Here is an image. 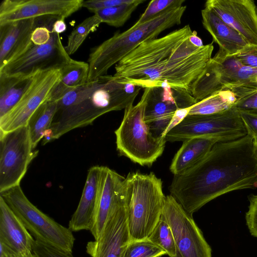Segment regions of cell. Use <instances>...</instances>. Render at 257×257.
Here are the masks:
<instances>
[{
    "label": "cell",
    "instance_id": "1",
    "mask_svg": "<svg viewBox=\"0 0 257 257\" xmlns=\"http://www.w3.org/2000/svg\"><path fill=\"white\" fill-rule=\"evenodd\" d=\"M189 25L146 41L115 65L116 81L141 88L170 86L190 91L212 58V43L201 47L189 40Z\"/></svg>",
    "mask_w": 257,
    "mask_h": 257
},
{
    "label": "cell",
    "instance_id": "2",
    "mask_svg": "<svg viewBox=\"0 0 257 257\" xmlns=\"http://www.w3.org/2000/svg\"><path fill=\"white\" fill-rule=\"evenodd\" d=\"M257 187V150L249 135L217 142L197 164L174 177L170 194L190 215L229 192Z\"/></svg>",
    "mask_w": 257,
    "mask_h": 257
},
{
    "label": "cell",
    "instance_id": "3",
    "mask_svg": "<svg viewBox=\"0 0 257 257\" xmlns=\"http://www.w3.org/2000/svg\"><path fill=\"white\" fill-rule=\"evenodd\" d=\"M141 88L114 80L112 75L99 77L96 88L86 98L65 109L58 111L50 128L43 138V144L57 139L67 132L85 126L98 117L133 105Z\"/></svg>",
    "mask_w": 257,
    "mask_h": 257
},
{
    "label": "cell",
    "instance_id": "4",
    "mask_svg": "<svg viewBox=\"0 0 257 257\" xmlns=\"http://www.w3.org/2000/svg\"><path fill=\"white\" fill-rule=\"evenodd\" d=\"M186 6L167 11L143 23L136 25L91 49L87 63V81L106 75L108 69L116 64L144 41L157 38L164 31L181 24Z\"/></svg>",
    "mask_w": 257,
    "mask_h": 257
},
{
    "label": "cell",
    "instance_id": "5",
    "mask_svg": "<svg viewBox=\"0 0 257 257\" xmlns=\"http://www.w3.org/2000/svg\"><path fill=\"white\" fill-rule=\"evenodd\" d=\"M131 241L148 238L162 215L166 196L154 173L130 172L125 177Z\"/></svg>",
    "mask_w": 257,
    "mask_h": 257
},
{
    "label": "cell",
    "instance_id": "6",
    "mask_svg": "<svg viewBox=\"0 0 257 257\" xmlns=\"http://www.w3.org/2000/svg\"><path fill=\"white\" fill-rule=\"evenodd\" d=\"M222 90L231 91L237 99L257 90V69L219 50L192 84L190 92L198 102Z\"/></svg>",
    "mask_w": 257,
    "mask_h": 257
},
{
    "label": "cell",
    "instance_id": "7",
    "mask_svg": "<svg viewBox=\"0 0 257 257\" xmlns=\"http://www.w3.org/2000/svg\"><path fill=\"white\" fill-rule=\"evenodd\" d=\"M149 88H146L140 101L124 109L119 126L115 131L116 149L120 155L141 166H151L163 154L166 141L151 132L144 120Z\"/></svg>",
    "mask_w": 257,
    "mask_h": 257
},
{
    "label": "cell",
    "instance_id": "8",
    "mask_svg": "<svg viewBox=\"0 0 257 257\" xmlns=\"http://www.w3.org/2000/svg\"><path fill=\"white\" fill-rule=\"evenodd\" d=\"M1 196L35 239L72 253L75 241L72 231L37 208L20 185L1 193Z\"/></svg>",
    "mask_w": 257,
    "mask_h": 257
},
{
    "label": "cell",
    "instance_id": "9",
    "mask_svg": "<svg viewBox=\"0 0 257 257\" xmlns=\"http://www.w3.org/2000/svg\"><path fill=\"white\" fill-rule=\"evenodd\" d=\"M247 135L238 110L233 106L222 112L207 115H187L165 136L166 142L184 141L197 137H210L225 142Z\"/></svg>",
    "mask_w": 257,
    "mask_h": 257
},
{
    "label": "cell",
    "instance_id": "10",
    "mask_svg": "<svg viewBox=\"0 0 257 257\" xmlns=\"http://www.w3.org/2000/svg\"><path fill=\"white\" fill-rule=\"evenodd\" d=\"M28 125L0 134V193L20 185L38 151H33Z\"/></svg>",
    "mask_w": 257,
    "mask_h": 257
},
{
    "label": "cell",
    "instance_id": "11",
    "mask_svg": "<svg viewBox=\"0 0 257 257\" xmlns=\"http://www.w3.org/2000/svg\"><path fill=\"white\" fill-rule=\"evenodd\" d=\"M162 215L173 235L176 248L174 257H212L211 248L192 215L171 194L165 197Z\"/></svg>",
    "mask_w": 257,
    "mask_h": 257
},
{
    "label": "cell",
    "instance_id": "12",
    "mask_svg": "<svg viewBox=\"0 0 257 257\" xmlns=\"http://www.w3.org/2000/svg\"><path fill=\"white\" fill-rule=\"evenodd\" d=\"M61 69H51L36 73L31 83L18 103L0 118V134L28 125L36 110L49 100L61 77Z\"/></svg>",
    "mask_w": 257,
    "mask_h": 257
},
{
    "label": "cell",
    "instance_id": "13",
    "mask_svg": "<svg viewBox=\"0 0 257 257\" xmlns=\"http://www.w3.org/2000/svg\"><path fill=\"white\" fill-rule=\"evenodd\" d=\"M197 101L190 91L170 86L149 88L144 120L152 133L164 137L176 112L191 106Z\"/></svg>",
    "mask_w": 257,
    "mask_h": 257
},
{
    "label": "cell",
    "instance_id": "14",
    "mask_svg": "<svg viewBox=\"0 0 257 257\" xmlns=\"http://www.w3.org/2000/svg\"><path fill=\"white\" fill-rule=\"evenodd\" d=\"M71 59L60 35L51 32L47 44L33 45L23 55L1 68L0 74L32 77L39 71L62 69Z\"/></svg>",
    "mask_w": 257,
    "mask_h": 257
},
{
    "label": "cell",
    "instance_id": "15",
    "mask_svg": "<svg viewBox=\"0 0 257 257\" xmlns=\"http://www.w3.org/2000/svg\"><path fill=\"white\" fill-rule=\"evenodd\" d=\"M127 205V191L110 211L97 238L88 242L86 251L91 257H124L131 241Z\"/></svg>",
    "mask_w": 257,
    "mask_h": 257
},
{
    "label": "cell",
    "instance_id": "16",
    "mask_svg": "<svg viewBox=\"0 0 257 257\" xmlns=\"http://www.w3.org/2000/svg\"><path fill=\"white\" fill-rule=\"evenodd\" d=\"M83 3V0H3L0 4V25L43 18L65 20L82 8Z\"/></svg>",
    "mask_w": 257,
    "mask_h": 257
},
{
    "label": "cell",
    "instance_id": "17",
    "mask_svg": "<svg viewBox=\"0 0 257 257\" xmlns=\"http://www.w3.org/2000/svg\"><path fill=\"white\" fill-rule=\"evenodd\" d=\"M56 20L54 18L30 19L0 25V68L23 55L34 45L31 35L36 27L50 28Z\"/></svg>",
    "mask_w": 257,
    "mask_h": 257
},
{
    "label": "cell",
    "instance_id": "18",
    "mask_svg": "<svg viewBox=\"0 0 257 257\" xmlns=\"http://www.w3.org/2000/svg\"><path fill=\"white\" fill-rule=\"evenodd\" d=\"M211 9L248 44L257 45V8L252 0H208Z\"/></svg>",
    "mask_w": 257,
    "mask_h": 257
},
{
    "label": "cell",
    "instance_id": "19",
    "mask_svg": "<svg viewBox=\"0 0 257 257\" xmlns=\"http://www.w3.org/2000/svg\"><path fill=\"white\" fill-rule=\"evenodd\" d=\"M102 166L91 167L77 208L72 216L68 228L73 231L91 230L94 222L101 185Z\"/></svg>",
    "mask_w": 257,
    "mask_h": 257
},
{
    "label": "cell",
    "instance_id": "20",
    "mask_svg": "<svg viewBox=\"0 0 257 257\" xmlns=\"http://www.w3.org/2000/svg\"><path fill=\"white\" fill-rule=\"evenodd\" d=\"M126 194L125 177L102 166L99 198L94 224L90 230L95 239L98 237L113 207Z\"/></svg>",
    "mask_w": 257,
    "mask_h": 257
},
{
    "label": "cell",
    "instance_id": "21",
    "mask_svg": "<svg viewBox=\"0 0 257 257\" xmlns=\"http://www.w3.org/2000/svg\"><path fill=\"white\" fill-rule=\"evenodd\" d=\"M0 240L20 254L33 252L35 239L0 196Z\"/></svg>",
    "mask_w": 257,
    "mask_h": 257
},
{
    "label": "cell",
    "instance_id": "22",
    "mask_svg": "<svg viewBox=\"0 0 257 257\" xmlns=\"http://www.w3.org/2000/svg\"><path fill=\"white\" fill-rule=\"evenodd\" d=\"M202 24L210 33L219 50L226 55H234L248 44L236 30L223 22L211 9L201 11Z\"/></svg>",
    "mask_w": 257,
    "mask_h": 257
},
{
    "label": "cell",
    "instance_id": "23",
    "mask_svg": "<svg viewBox=\"0 0 257 257\" xmlns=\"http://www.w3.org/2000/svg\"><path fill=\"white\" fill-rule=\"evenodd\" d=\"M219 141L213 137H197L183 142L170 166L174 175L181 174L201 161Z\"/></svg>",
    "mask_w": 257,
    "mask_h": 257
},
{
    "label": "cell",
    "instance_id": "24",
    "mask_svg": "<svg viewBox=\"0 0 257 257\" xmlns=\"http://www.w3.org/2000/svg\"><path fill=\"white\" fill-rule=\"evenodd\" d=\"M61 77L49 100L57 101L66 93L87 82V62L71 59L61 69Z\"/></svg>",
    "mask_w": 257,
    "mask_h": 257
},
{
    "label": "cell",
    "instance_id": "25",
    "mask_svg": "<svg viewBox=\"0 0 257 257\" xmlns=\"http://www.w3.org/2000/svg\"><path fill=\"white\" fill-rule=\"evenodd\" d=\"M33 76L23 77L0 74V118L9 112L20 100L29 87Z\"/></svg>",
    "mask_w": 257,
    "mask_h": 257
},
{
    "label": "cell",
    "instance_id": "26",
    "mask_svg": "<svg viewBox=\"0 0 257 257\" xmlns=\"http://www.w3.org/2000/svg\"><path fill=\"white\" fill-rule=\"evenodd\" d=\"M57 111V102L49 100L42 104L30 119L28 126L33 149L50 128Z\"/></svg>",
    "mask_w": 257,
    "mask_h": 257
},
{
    "label": "cell",
    "instance_id": "27",
    "mask_svg": "<svg viewBox=\"0 0 257 257\" xmlns=\"http://www.w3.org/2000/svg\"><path fill=\"white\" fill-rule=\"evenodd\" d=\"M237 100L231 91H219L190 106L188 115H207L222 112L233 107Z\"/></svg>",
    "mask_w": 257,
    "mask_h": 257
},
{
    "label": "cell",
    "instance_id": "28",
    "mask_svg": "<svg viewBox=\"0 0 257 257\" xmlns=\"http://www.w3.org/2000/svg\"><path fill=\"white\" fill-rule=\"evenodd\" d=\"M145 0H133L132 2L102 9L95 12L102 23L114 27H119L124 24L132 13Z\"/></svg>",
    "mask_w": 257,
    "mask_h": 257
},
{
    "label": "cell",
    "instance_id": "29",
    "mask_svg": "<svg viewBox=\"0 0 257 257\" xmlns=\"http://www.w3.org/2000/svg\"><path fill=\"white\" fill-rule=\"evenodd\" d=\"M102 23L95 14L84 20L71 32L64 46L67 54L70 56L75 53L82 44L88 35L96 30Z\"/></svg>",
    "mask_w": 257,
    "mask_h": 257
},
{
    "label": "cell",
    "instance_id": "30",
    "mask_svg": "<svg viewBox=\"0 0 257 257\" xmlns=\"http://www.w3.org/2000/svg\"><path fill=\"white\" fill-rule=\"evenodd\" d=\"M148 238L163 249L170 257L175 255L176 248L173 235L170 226L162 215Z\"/></svg>",
    "mask_w": 257,
    "mask_h": 257
},
{
    "label": "cell",
    "instance_id": "31",
    "mask_svg": "<svg viewBox=\"0 0 257 257\" xmlns=\"http://www.w3.org/2000/svg\"><path fill=\"white\" fill-rule=\"evenodd\" d=\"M99 82V78L87 81L66 93L56 101L57 111L73 106L86 98L96 88Z\"/></svg>",
    "mask_w": 257,
    "mask_h": 257
},
{
    "label": "cell",
    "instance_id": "32",
    "mask_svg": "<svg viewBox=\"0 0 257 257\" xmlns=\"http://www.w3.org/2000/svg\"><path fill=\"white\" fill-rule=\"evenodd\" d=\"M165 254L163 249L146 238L130 241L124 257H160Z\"/></svg>",
    "mask_w": 257,
    "mask_h": 257
},
{
    "label": "cell",
    "instance_id": "33",
    "mask_svg": "<svg viewBox=\"0 0 257 257\" xmlns=\"http://www.w3.org/2000/svg\"><path fill=\"white\" fill-rule=\"evenodd\" d=\"M184 2V0H152L135 24L143 23L167 11L181 7Z\"/></svg>",
    "mask_w": 257,
    "mask_h": 257
},
{
    "label": "cell",
    "instance_id": "34",
    "mask_svg": "<svg viewBox=\"0 0 257 257\" xmlns=\"http://www.w3.org/2000/svg\"><path fill=\"white\" fill-rule=\"evenodd\" d=\"M33 253L36 257H74L72 253L35 239Z\"/></svg>",
    "mask_w": 257,
    "mask_h": 257
},
{
    "label": "cell",
    "instance_id": "35",
    "mask_svg": "<svg viewBox=\"0 0 257 257\" xmlns=\"http://www.w3.org/2000/svg\"><path fill=\"white\" fill-rule=\"evenodd\" d=\"M238 110V109H237ZM247 135L257 141V109L238 110Z\"/></svg>",
    "mask_w": 257,
    "mask_h": 257
},
{
    "label": "cell",
    "instance_id": "36",
    "mask_svg": "<svg viewBox=\"0 0 257 257\" xmlns=\"http://www.w3.org/2000/svg\"><path fill=\"white\" fill-rule=\"evenodd\" d=\"M234 55L244 65L257 69V45L248 44Z\"/></svg>",
    "mask_w": 257,
    "mask_h": 257
},
{
    "label": "cell",
    "instance_id": "37",
    "mask_svg": "<svg viewBox=\"0 0 257 257\" xmlns=\"http://www.w3.org/2000/svg\"><path fill=\"white\" fill-rule=\"evenodd\" d=\"M249 205L245 213L246 223L250 234L257 237V195L249 198Z\"/></svg>",
    "mask_w": 257,
    "mask_h": 257
},
{
    "label": "cell",
    "instance_id": "38",
    "mask_svg": "<svg viewBox=\"0 0 257 257\" xmlns=\"http://www.w3.org/2000/svg\"><path fill=\"white\" fill-rule=\"evenodd\" d=\"M133 0H87L83 1L82 7L94 14L98 11L111 8L124 4L129 3Z\"/></svg>",
    "mask_w": 257,
    "mask_h": 257
},
{
    "label": "cell",
    "instance_id": "39",
    "mask_svg": "<svg viewBox=\"0 0 257 257\" xmlns=\"http://www.w3.org/2000/svg\"><path fill=\"white\" fill-rule=\"evenodd\" d=\"M51 28L47 26H38L32 32L31 41L35 45H43L50 40Z\"/></svg>",
    "mask_w": 257,
    "mask_h": 257
},
{
    "label": "cell",
    "instance_id": "40",
    "mask_svg": "<svg viewBox=\"0 0 257 257\" xmlns=\"http://www.w3.org/2000/svg\"><path fill=\"white\" fill-rule=\"evenodd\" d=\"M234 106L238 110L257 109V90L238 99Z\"/></svg>",
    "mask_w": 257,
    "mask_h": 257
},
{
    "label": "cell",
    "instance_id": "41",
    "mask_svg": "<svg viewBox=\"0 0 257 257\" xmlns=\"http://www.w3.org/2000/svg\"><path fill=\"white\" fill-rule=\"evenodd\" d=\"M0 257H36L33 253L27 254L18 253L9 246H8L3 241L0 240Z\"/></svg>",
    "mask_w": 257,
    "mask_h": 257
},
{
    "label": "cell",
    "instance_id": "42",
    "mask_svg": "<svg viewBox=\"0 0 257 257\" xmlns=\"http://www.w3.org/2000/svg\"><path fill=\"white\" fill-rule=\"evenodd\" d=\"M190 107L180 109L176 112L172 119L171 120L166 129L165 137L170 131L179 124L188 115Z\"/></svg>",
    "mask_w": 257,
    "mask_h": 257
},
{
    "label": "cell",
    "instance_id": "43",
    "mask_svg": "<svg viewBox=\"0 0 257 257\" xmlns=\"http://www.w3.org/2000/svg\"><path fill=\"white\" fill-rule=\"evenodd\" d=\"M66 30V24L64 19H58L53 23L51 32L56 34H61Z\"/></svg>",
    "mask_w": 257,
    "mask_h": 257
},
{
    "label": "cell",
    "instance_id": "44",
    "mask_svg": "<svg viewBox=\"0 0 257 257\" xmlns=\"http://www.w3.org/2000/svg\"><path fill=\"white\" fill-rule=\"evenodd\" d=\"M190 42L195 46L201 47L203 46L202 40L199 38L196 31H193V33L189 38Z\"/></svg>",
    "mask_w": 257,
    "mask_h": 257
},
{
    "label": "cell",
    "instance_id": "45",
    "mask_svg": "<svg viewBox=\"0 0 257 257\" xmlns=\"http://www.w3.org/2000/svg\"><path fill=\"white\" fill-rule=\"evenodd\" d=\"M255 146H256V150H257V141H255Z\"/></svg>",
    "mask_w": 257,
    "mask_h": 257
}]
</instances>
